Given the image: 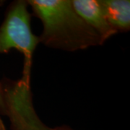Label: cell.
Returning a JSON list of instances; mask_svg holds the SVG:
<instances>
[{
    "instance_id": "1",
    "label": "cell",
    "mask_w": 130,
    "mask_h": 130,
    "mask_svg": "<svg viewBox=\"0 0 130 130\" xmlns=\"http://www.w3.org/2000/svg\"><path fill=\"white\" fill-rule=\"evenodd\" d=\"M43 29L39 42L52 48L74 51L105 42L74 10L72 0H28Z\"/></svg>"
},
{
    "instance_id": "2",
    "label": "cell",
    "mask_w": 130,
    "mask_h": 130,
    "mask_svg": "<svg viewBox=\"0 0 130 130\" xmlns=\"http://www.w3.org/2000/svg\"><path fill=\"white\" fill-rule=\"evenodd\" d=\"M28 7L27 1L16 0L7 7L4 22L0 26V54L15 49L23 54V75L21 80L30 85L32 54L40 42L39 38L31 30L32 14L28 12Z\"/></svg>"
},
{
    "instance_id": "3",
    "label": "cell",
    "mask_w": 130,
    "mask_h": 130,
    "mask_svg": "<svg viewBox=\"0 0 130 130\" xmlns=\"http://www.w3.org/2000/svg\"><path fill=\"white\" fill-rule=\"evenodd\" d=\"M0 83L11 130H47L49 128L40 120L33 108L30 85L21 79L14 81L7 78Z\"/></svg>"
},
{
    "instance_id": "4",
    "label": "cell",
    "mask_w": 130,
    "mask_h": 130,
    "mask_svg": "<svg viewBox=\"0 0 130 130\" xmlns=\"http://www.w3.org/2000/svg\"><path fill=\"white\" fill-rule=\"evenodd\" d=\"M72 4L79 17L104 42L117 33L108 22L99 0H72Z\"/></svg>"
},
{
    "instance_id": "5",
    "label": "cell",
    "mask_w": 130,
    "mask_h": 130,
    "mask_svg": "<svg viewBox=\"0 0 130 130\" xmlns=\"http://www.w3.org/2000/svg\"><path fill=\"white\" fill-rule=\"evenodd\" d=\"M108 22L117 32L130 30L129 0H99Z\"/></svg>"
},
{
    "instance_id": "6",
    "label": "cell",
    "mask_w": 130,
    "mask_h": 130,
    "mask_svg": "<svg viewBox=\"0 0 130 130\" xmlns=\"http://www.w3.org/2000/svg\"><path fill=\"white\" fill-rule=\"evenodd\" d=\"M0 115H7V111L5 108V102L3 100L2 89H1V83H0Z\"/></svg>"
},
{
    "instance_id": "7",
    "label": "cell",
    "mask_w": 130,
    "mask_h": 130,
    "mask_svg": "<svg viewBox=\"0 0 130 130\" xmlns=\"http://www.w3.org/2000/svg\"><path fill=\"white\" fill-rule=\"evenodd\" d=\"M47 130H73L71 129L68 126H56L55 128H48Z\"/></svg>"
},
{
    "instance_id": "8",
    "label": "cell",
    "mask_w": 130,
    "mask_h": 130,
    "mask_svg": "<svg viewBox=\"0 0 130 130\" xmlns=\"http://www.w3.org/2000/svg\"><path fill=\"white\" fill-rule=\"evenodd\" d=\"M0 130H6L4 122H3V121L1 119H0Z\"/></svg>"
}]
</instances>
